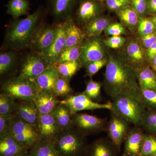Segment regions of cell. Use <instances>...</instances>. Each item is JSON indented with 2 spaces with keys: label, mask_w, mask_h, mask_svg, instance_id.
<instances>
[{
  "label": "cell",
  "mask_w": 156,
  "mask_h": 156,
  "mask_svg": "<svg viewBox=\"0 0 156 156\" xmlns=\"http://www.w3.org/2000/svg\"><path fill=\"white\" fill-rule=\"evenodd\" d=\"M105 89L112 98L127 93H140L136 70L124 59L111 56L105 73Z\"/></svg>",
  "instance_id": "cell-1"
},
{
  "label": "cell",
  "mask_w": 156,
  "mask_h": 156,
  "mask_svg": "<svg viewBox=\"0 0 156 156\" xmlns=\"http://www.w3.org/2000/svg\"><path fill=\"white\" fill-rule=\"evenodd\" d=\"M112 99L111 113L135 126H141L147 109L141 99L140 93H124Z\"/></svg>",
  "instance_id": "cell-2"
},
{
  "label": "cell",
  "mask_w": 156,
  "mask_h": 156,
  "mask_svg": "<svg viewBox=\"0 0 156 156\" xmlns=\"http://www.w3.org/2000/svg\"><path fill=\"white\" fill-rule=\"evenodd\" d=\"M41 15V11L38 9L26 18L15 22L6 36L9 44L13 48L18 49L29 46Z\"/></svg>",
  "instance_id": "cell-3"
},
{
  "label": "cell",
  "mask_w": 156,
  "mask_h": 156,
  "mask_svg": "<svg viewBox=\"0 0 156 156\" xmlns=\"http://www.w3.org/2000/svg\"><path fill=\"white\" fill-rule=\"evenodd\" d=\"M53 142L61 156H82L86 149L85 135L74 127L62 131Z\"/></svg>",
  "instance_id": "cell-4"
},
{
  "label": "cell",
  "mask_w": 156,
  "mask_h": 156,
  "mask_svg": "<svg viewBox=\"0 0 156 156\" xmlns=\"http://www.w3.org/2000/svg\"><path fill=\"white\" fill-rule=\"evenodd\" d=\"M2 90L15 100L34 101L39 91L34 82L20 76L6 81Z\"/></svg>",
  "instance_id": "cell-5"
},
{
  "label": "cell",
  "mask_w": 156,
  "mask_h": 156,
  "mask_svg": "<svg viewBox=\"0 0 156 156\" xmlns=\"http://www.w3.org/2000/svg\"><path fill=\"white\" fill-rule=\"evenodd\" d=\"M10 133L29 150L39 139L38 128L24 122L16 115L12 121Z\"/></svg>",
  "instance_id": "cell-6"
},
{
  "label": "cell",
  "mask_w": 156,
  "mask_h": 156,
  "mask_svg": "<svg viewBox=\"0 0 156 156\" xmlns=\"http://www.w3.org/2000/svg\"><path fill=\"white\" fill-rule=\"evenodd\" d=\"M73 127L85 136L100 133L107 128L106 120L87 113L73 115Z\"/></svg>",
  "instance_id": "cell-7"
},
{
  "label": "cell",
  "mask_w": 156,
  "mask_h": 156,
  "mask_svg": "<svg viewBox=\"0 0 156 156\" xmlns=\"http://www.w3.org/2000/svg\"><path fill=\"white\" fill-rule=\"evenodd\" d=\"M60 103L67 107L72 115L82 111L106 109L110 111L112 109L111 102L103 104L97 103L83 93L79 95H69L60 101Z\"/></svg>",
  "instance_id": "cell-8"
},
{
  "label": "cell",
  "mask_w": 156,
  "mask_h": 156,
  "mask_svg": "<svg viewBox=\"0 0 156 156\" xmlns=\"http://www.w3.org/2000/svg\"><path fill=\"white\" fill-rule=\"evenodd\" d=\"M50 66L42 54L36 52L26 58L19 76L34 82Z\"/></svg>",
  "instance_id": "cell-9"
},
{
  "label": "cell",
  "mask_w": 156,
  "mask_h": 156,
  "mask_svg": "<svg viewBox=\"0 0 156 156\" xmlns=\"http://www.w3.org/2000/svg\"><path fill=\"white\" fill-rule=\"evenodd\" d=\"M97 37H90L81 43L80 60L82 66H86L91 62L105 58L104 48Z\"/></svg>",
  "instance_id": "cell-10"
},
{
  "label": "cell",
  "mask_w": 156,
  "mask_h": 156,
  "mask_svg": "<svg viewBox=\"0 0 156 156\" xmlns=\"http://www.w3.org/2000/svg\"><path fill=\"white\" fill-rule=\"evenodd\" d=\"M56 36V27L43 26L36 29L30 46L37 53L43 54L52 44Z\"/></svg>",
  "instance_id": "cell-11"
},
{
  "label": "cell",
  "mask_w": 156,
  "mask_h": 156,
  "mask_svg": "<svg viewBox=\"0 0 156 156\" xmlns=\"http://www.w3.org/2000/svg\"><path fill=\"white\" fill-rule=\"evenodd\" d=\"M66 26V21L56 26L54 41L50 47L42 54L50 65H54L58 55L65 47Z\"/></svg>",
  "instance_id": "cell-12"
},
{
  "label": "cell",
  "mask_w": 156,
  "mask_h": 156,
  "mask_svg": "<svg viewBox=\"0 0 156 156\" xmlns=\"http://www.w3.org/2000/svg\"><path fill=\"white\" fill-rule=\"evenodd\" d=\"M38 129L39 139L53 141L62 131L52 113L46 115L39 114Z\"/></svg>",
  "instance_id": "cell-13"
},
{
  "label": "cell",
  "mask_w": 156,
  "mask_h": 156,
  "mask_svg": "<svg viewBox=\"0 0 156 156\" xmlns=\"http://www.w3.org/2000/svg\"><path fill=\"white\" fill-rule=\"evenodd\" d=\"M14 114L24 122L38 128L39 113L34 101L18 100L15 102Z\"/></svg>",
  "instance_id": "cell-14"
},
{
  "label": "cell",
  "mask_w": 156,
  "mask_h": 156,
  "mask_svg": "<svg viewBox=\"0 0 156 156\" xmlns=\"http://www.w3.org/2000/svg\"><path fill=\"white\" fill-rule=\"evenodd\" d=\"M59 76L60 75L56 66L50 65L34 82L39 91L54 95L55 86Z\"/></svg>",
  "instance_id": "cell-15"
},
{
  "label": "cell",
  "mask_w": 156,
  "mask_h": 156,
  "mask_svg": "<svg viewBox=\"0 0 156 156\" xmlns=\"http://www.w3.org/2000/svg\"><path fill=\"white\" fill-rule=\"evenodd\" d=\"M28 150L10 133L0 135V156H21Z\"/></svg>",
  "instance_id": "cell-16"
},
{
  "label": "cell",
  "mask_w": 156,
  "mask_h": 156,
  "mask_svg": "<svg viewBox=\"0 0 156 156\" xmlns=\"http://www.w3.org/2000/svg\"><path fill=\"white\" fill-rule=\"evenodd\" d=\"M144 133L139 126L129 131L126 138L122 156H138L143 140Z\"/></svg>",
  "instance_id": "cell-17"
},
{
  "label": "cell",
  "mask_w": 156,
  "mask_h": 156,
  "mask_svg": "<svg viewBox=\"0 0 156 156\" xmlns=\"http://www.w3.org/2000/svg\"><path fill=\"white\" fill-rule=\"evenodd\" d=\"M39 114L46 115L53 112L60 101L51 93L39 91L34 100Z\"/></svg>",
  "instance_id": "cell-18"
},
{
  "label": "cell",
  "mask_w": 156,
  "mask_h": 156,
  "mask_svg": "<svg viewBox=\"0 0 156 156\" xmlns=\"http://www.w3.org/2000/svg\"><path fill=\"white\" fill-rule=\"evenodd\" d=\"M100 12V5L95 0H83L78 10V17L82 22L89 23L98 17Z\"/></svg>",
  "instance_id": "cell-19"
},
{
  "label": "cell",
  "mask_w": 156,
  "mask_h": 156,
  "mask_svg": "<svg viewBox=\"0 0 156 156\" xmlns=\"http://www.w3.org/2000/svg\"><path fill=\"white\" fill-rule=\"evenodd\" d=\"M115 148L117 149L110 140L98 139L89 148V156H115Z\"/></svg>",
  "instance_id": "cell-20"
},
{
  "label": "cell",
  "mask_w": 156,
  "mask_h": 156,
  "mask_svg": "<svg viewBox=\"0 0 156 156\" xmlns=\"http://www.w3.org/2000/svg\"><path fill=\"white\" fill-rule=\"evenodd\" d=\"M66 46L70 48L81 44L84 38V34L74 23L72 19L68 17L66 20Z\"/></svg>",
  "instance_id": "cell-21"
},
{
  "label": "cell",
  "mask_w": 156,
  "mask_h": 156,
  "mask_svg": "<svg viewBox=\"0 0 156 156\" xmlns=\"http://www.w3.org/2000/svg\"><path fill=\"white\" fill-rule=\"evenodd\" d=\"M32 156H61L52 140L39 139L29 149Z\"/></svg>",
  "instance_id": "cell-22"
},
{
  "label": "cell",
  "mask_w": 156,
  "mask_h": 156,
  "mask_svg": "<svg viewBox=\"0 0 156 156\" xmlns=\"http://www.w3.org/2000/svg\"><path fill=\"white\" fill-rule=\"evenodd\" d=\"M52 113L62 131H66L73 127V115L66 105L59 103Z\"/></svg>",
  "instance_id": "cell-23"
},
{
  "label": "cell",
  "mask_w": 156,
  "mask_h": 156,
  "mask_svg": "<svg viewBox=\"0 0 156 156\" xmlns=\"http://www.w3.org/2000/svg\"><path fill=\"white\" fill-rule=\"evenodd\" d=\"M140 89L156 91V73L149 66H144L136 72Z\"/></svg>",
  "instance_id": "cell-24"
},
{
  "label": "cell",
  "mask_w": 156,
  "mask_h": 156,
  "mask_svg": "<svg viewBox=\"0 0 156 156\" xmlns=\"http://www.w3.org/2000/svg\"><path fill=\"white\" fill-rule=\"evenodd\" d=\"M127 53L130 58V65L137 71L142 68L144 61V51L141 46L135 42H132L128 45L127 48Z\"/></svg>",
  "instance_id": "cell-25"
},
{
  "label": "cell",
  "mask_w": 156,
  "mask_h": 156,
  "mask_svg": "<svg viewBox=\"0 0 156 156\" xmlns=\"http://www.w3.org/2000/svg\"><path fill=\"white\" fill-rule=\"evenodd\" d=\"M7 7V13L17 18L27 14L30 3L27 0H10Z\"/></svg>",
  "instance_id": "cell-26"
},
{
  "label": "cell",
  "mask_w": 156,
  "mask_h": 156,
  "mask_svg": "<svg viewBox=\"0 0 156 156\" xmlns=\"http://www.w3.org/2000/svg\"><path fill=\"white\" fill-rule=\"evenodd\" d=\"M109 20L105 17H98L89 22L86 28V34L89 37L99 36L109 25Z\"/></svg>",
  "instance_id": "cell-27"
},
{
  "label": "cell",
  "mask_w": 156,
  "mask_h": 156,
  "mask_svg": "<svg viewBox=\"0 0 156 156\" xmlns=\"http://www.w3.org/2000/svg\"><path fill=\"white\" fill-rule=\"evenodd\" d=\"M81 54V44L70 48H64L57 57L54 66L66 62L76 61L80 59Z\"/></svg>",
  "instance_id": "cell-28"
},
{
  "label": "cell",
  "mask_w": 156,
  "mask_h": 156,
  "mask_svg": "<svg viewBox=\"0 0 156 156\" xmlns=\"http://www.w3.org/2000/svg\"><path fill=\"white\" fill-rule=\"evenodd\" d=\"M122 22L130 27H134L139 22L138 14L133 8L126 6L117 11Z\"/></svg>",
  "instance_id": "cell-29"
},
{
  "label": "cell",
  "mask_w": 156,
  "mask_h": 156,
  "mask_svg": "<svg viewBox=\"0 0 156 156\" xmlns=\"http://www.w3.org/2000/svg\"><path fill=\"white\" fill-rule=\"evenodd\" d=\"M80 59L76 61L66 62L56 66L60 76L69 81L82 66Z\"/></svg>",
  "instance_id": "cell-30"
},
{
  "label": "cell",
  "mask_w": 156,
  "mask_h": 156,
  "mask_svg": "<svg viewBox=\"0 0 156 156\" xmlns=\"http://www.w3.org/2000/svg\"><path fill=\"white\" fill-rule=\"evenodd\" d=\"M75 0H52L53 14L56 17L68 16Z\"/></svg>",
  "instance_id": "cell-31"
},
{
  "label": "cell",
  "mask_w": 156,
  "mask_h": 156,
  "mask_svg": "<svg viewBox=\"0 0 156 156\" xmlns=\"http://www.w3.org/2000/svg\"><path fill=\"white\" fill-rule=\"evenodd\" d=\"M128 123H129L126 121L115 131L108 133L111 141L118 149H119L123 140L126 139L127 134L130 131L129 130Z\"/></svg>",
  "instance_id": "cell-32"
},
{
  "label": "cell",
  "mask_w": 156,
  "mask_h": 156,
  "mask_svg": "<svg viewBox=\"0 0 156 156\" xmlns=\"http://www.w3.org/2000/svg\"><path fill=\"white\" fill-rule=\"evenodd\" d=\"M156 154V135L144 134L138 156H151Z\"/></svg>",
  "instance_id": "cell-33"
},
{
  "label": "cell",
  "mask_w": 156,
  "mask_h": 156,
  "mask_svg": "<svg viewBox=\"0 0 156 156\" xmlns=\"http://www.w3.org/2000/svg\"><path fill=\"white\" fill-rule=\"evenodd\" d=\"M140 126L148 134L156 135V110H147Z\"/></svg>",
  "instance_id": "cell-34"
},
{
  "label": "cell",
  "mask_w": 156,
  "mask_h": 156,
  "mask_svg": "<svg viewBox=\"0 0 156 156\" xmlns=\"http://www.w3.org/2000/svg\"><path fill=\"white\" fill-rule=\"evenodd\" d=\"M15 100L5 93L0 94V115L14 114L15 112Z\"/></svg>",
  "instance_id": "cell-35"
},
{
  "label": "cell",
  "mask_w": 156,
  "mask_h": 156,
  "mask_svg": "<svg viewBox=\"0 0 156 156\" xmlns=\"http://www.w3.org/2000/svg\"><path fill=\"white\" fill-rule=\"evenodd\" d=\"M16 55L12 52H5L0 55V74L3 75L8 72L14 65Z\"/></svg>",
  "instance_id": "cell-36"
},
{
  "label": "cell",
  "mask_w": 156,
  "mask_h": 156,
  "mask_svg": "<svg viewBox=\"0 0 156 156\" xmlns=\"http://www.w3.org/2000/svg\"><path fill=\"white\" fill-rule=\"evenodd\" d=\"M140 93L141 99L146 109L156 110V91L140 89Z\"/></svg>",
  "instance_id": "cell-37"
},
{
  "label": "cell",
  "mask_w": 156,
  "mask_h": 156,
  "mask_svg": "<svg viewBox=\"0 0 156 156\" xmlns=\"http://www.w3.org/2000/svg\"><path fill=\"white\" fill-rule=\"evenodd\" d=\"M68 80L59 76L56 82L54 90V95L57 97H66L70 95L72 89Z\"/></svg>",
  "instance_id": "cell-38"
},
{
  "label": "cell",
  "mask_w": 156,
  "mask_h": 156,
  "mask_svg": "<svg viewBox=\"0 0 156 156\" xmlns=\"http://www.w3.org/2000/svg\"><path fill=\"white\" fill-rule=\"evenodd\" d=\"M101 87L100 83L91 80L87 83L86 89L83 93L93 101L99 99Z\"/></svg>",
  "instance_id": "cell-39"
},
{
  "label": "cell",
  "mask_w": 156,
  "mask_h": 156,
  "mask_svg": "<svg viewBox=\"0 0 156 156\" xmlns=\"http://www.w3.org/2000/svg\"><path fill=\"white\" fill-rule=\"evenodd\" d=\"M138 23V33L141 37L152 33L156 30V26L151 19L140 18Z\"/></svg>",
  "instance_id": "cell-40"
},
{
  "label": "cell",
  "mask_w": 156,
  "mask_h": 156,
  "mask_svg": "<svg viewBox=\"0 0 156 156\" xmlns=\"http://www.w3.org/2000/svg\"><path fill=\"white\" fill-rule=\"evenodd\" d=\"M15 115H0V135L10 133Z\"/></svg>",
  "instance_id": "cell-41"
},
{
  "label": "cell",
  "mask_w": 156,
  "mask_h": 156,
  "mask_svg": "<svg viewBox=\"0 0 156 156\" xmlns=\"http://www.w3.org/2000/svg\"><path fill=\"white\" fill-rule=\"evenodd\" d=\"M108 59L106 58L91 62L87 65V75L90 77H92L94 75L97 73L98 71L105 66L107 64Z\"/></svg>",
  "instance_id": "cell-42"
},
{
  "label": "cell",
  "mask_w": 156,
  "mask_h": 156,
  "mask_svg": "<svg viewBox=\"0 0 156 156\" xmlns=\"http://www.w3.org/2000/svg\"><path fill=\"white\" fill-rule=\"evenodd\" d=\"M104 31L106 34L111 36H121L126 32V30L124 27L119 23H114L109 24Z\"/></svg>",
  "instance_id": "cell-43"
},
{
  "label": "cell",
  "mask_w": 156,
  "mask_h": 156,
  "mask_svg": "<svg viewBox=\"0 0 156 156\" xmlns=\"http://www.w3.org/2000/svg\"><path fill=\"white\" fill-rule=\"evenodd\" d=\"M126 39L121 36H112L105 41V44L112 49H119L125 44Z\"/></svg>",
  "instance_id": "cell-44"
},
{
  "label": "cell",
  "mask_w": 156,
  "mask_h": 156,
  "mask_svg": "<svg viewBox=\"0 0 156 156\" xmlns=\"http://www.w3.org/2000/svg\"><path fill=\"white\" fill-rule=\"evenodd\" d=\"M132 8L138 15H143L147 10V0H130Z\"/></svg>",
  "instance_id": "cell-45"
},
{
  "label": "cell",
  "mask_w": 156,
  "mask_h": 156,
  "mask_svg": "<svg viewBox=\"0 0 156 156\" xmlns=\"http://www.w3.org/2000/svg\"><path fill=\"white\" fill-rule=\"evenodd\" d=\"M130 0H106L108 7L112 10H118L128 6Z\"/></svg>",
  "instance_id": "cell-46"
},
{
  "label": "cell",
  "mask_w": 156,
  "mask_h": 156,
  "mask_svg": "<svg viewBox=\"0 0 156 156\" xmlns=\"http://www.w3.org/2000/svg\"><path fill=\"white\" fill-rule=\"evenodd\" d=\"M141 40L143 46L147 50L156 41V31L142 37Z\"/></svg>",
  "instance_id": "cell-47"
},
{
  "label": "cell",
  "mask_w": 156,
  "mask_h": 156,
  "mask_svg": "<svg viewBox=\"0 0 156 156\" xmlns=\"http://www.w3.org/2000/svg\"><path fill=\"white\" fill-rule=\"evenodd\" d=\"M147 12L149 14H156V0H147Z\"/></svg>",
  "instance_id": "cell-48"
},
{
  "label": "cell",
  "mask_w": 156,
  "mask_h": 156,
  "mask_svg": "<svg viewBox=\"0 0 156 156\" xmlns=\"http://www.w3.org/2000/svg\"><path fill=\"white\" fill-rule=\"evenodd\" d=\"M156 55V41L147 50V55L149 58L150 60L151 61L153 58L154 56Z\"/></svg>",
  "instance_id": "cell-49"
},
{
  "label": "cell",
  "mask_w": 156,
  "mask_h": 156,
  "mask_svg": "<svg viewBox=\"0 0 156 156\" xmlns=\"http://www.w3.org/2000/svg\"><path fill=\"white\" fill-rule=\"evenodd\" d=\"M151 68L156 73V55L154 56L153 58L152 59L151 63Z\"/></svg>",
  "instance_id": "cell-50"
},
{
  "label": "cell",
  "mask_w": 156,
  "mask_h": 156,
  "mask_svg": "<svg viewBox=\"0 0 156 156\" xmlns=\"http://www.w3.org/2000/svg\"><path fill=\"white\" fill-rule=\"evenodd\" d=\"M151 20H152L153 22L154 23L155 25L156 26V15H154L152 18H151Z\"/></svg>",
  "instance_id": "cell-51"
},
{
  "label": "cell",
  "mask_w": 156,
  "mask_h": 156,
  "mask_svg": "<svg viewBox=\"0 0 156 156\" xmlns=\"http://www.w3.org/2000/svg\"><path fill=\"white\" fill-rule=\"evenodd\" d=\"M32 156L29 153V151L28 152L24 154L22 156Z\"/></svg>",
  "instance_id": "cell-52"
},
{
  "label": "cell",
  "mask_w": 156,
  "mask_h": 156,
  "mask_svg": "<svg viewBox=\"0 0 156 156\" xmlns=\"http://www.w3.org/2000/svg\"><path fill=\"white\" fill-rule=\"evenodd\" d=\"M151 156H156V154H155L153 155H152Z\"/></svg>",
  "instance_id": "cell-53"
},
{
  "label": "cell",
  "mask_w": 156,
  "mask_h": 156,
  "mask_svg": "<svg viewBox=\"0 0 156 156\" xmlns=\"http://www.w3.org/2000/svg\"><path fill=\"white\" fill-rule=\"evenodd\" d=\"M98 1H105V0H98Z\"/></svg>",
  "instance_id": "cell-54"
}]
</instances>
